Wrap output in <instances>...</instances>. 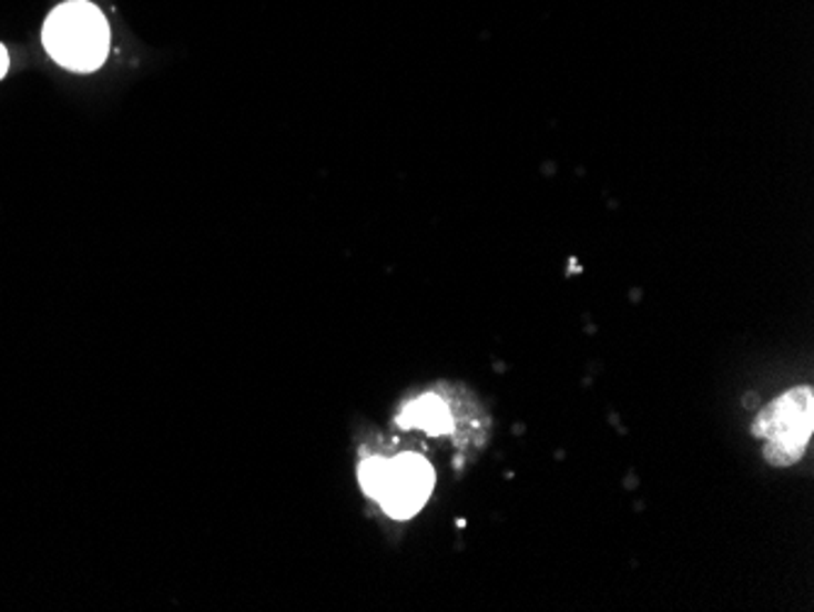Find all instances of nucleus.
I'll list each match as a JSON object with an SVG mask.
<instances>
[{"label": "nucleus", "mask_w": 814, "mask_h": 612, "mask_svg": "<svg viewBox=\"0 0 814 612\" xmlns=\"http://www.w3.org/2000/svg\"><path fill=\"white\" fill-rule=\"evenodd\" d=\"M435 488V469L431 463L415 451L388 459L386 488L378 498V506L393 520H410L427 506Z\"/></svg>", "instance_id": "3"}, {"label": "nucleus", "mask_w": 814, "mask_h": 612, "mask_svg": "<svg viewBox=\"0 0 814 612\" xmlns=\"http://www.w3.org/2000/svg\"><path fill=\"white\" fill-rule=\"evenodd\" d=\"M6 71H8V52H6V47L0 44V79L6 76Z\"/></svg>", "instance_id": "6"}, {"label": "nucleus", "mask_w": 814, "mask_h": 612, "mask_svg": "<svg viewBox=\"0 0 814 612\" xmlns=\"http://www.w3.org/2000/svg\"><path fill=\"white\" fill-rule=\"evenodd\" d=\"M763 439V459L773 467H793L803 459L814 432V394L810 386L793 388L763 406L751 425Z\"/></svg>", "instance_id": "2"}, {"label": "nucleus", "mask_w": 814, "mask_h": 612, "mask_svg": "<svg viewBox=\"0 0 814 612\" xmlns=\"http://www.w3.org/2000/svg\"><path fill=\"white\" fill-rule=\"evenodd\" d=\"M386 476H388V459L384 457H368L359 463L362 491L372 500H376V503L386 488Z\"/></svg>", "instance_id": "5"}, {"label": "nucleus", "mask_w": 814, "mask_h": 612, "mask_svg": "<svg viewBox=\"0 0 814 612\" xmlns=\"http://www.w3.org/2000/svg\"><path fill=\"white\" fill-rule=\"evenodd\" d=\"M42 42L59 67L91 73L103 64L110 49V30L103 12L83 0L59 6L47 18Z\"/></svg>", "instance_id": "1"}, {"label": "nucleus", "mask_w": 814, "mask_h": 612, "mask_svg": "<svg viewBox=\"0 0 814 612\" xmlns=\"http://www.w3.org/2000/svg\"><path fill=\"white\" fill-rule=\"evenodd\" d=\"M398 422L403 427H417L429 435H444L451 430V412L449 406L439 396L427 394L423 398L413 400L400 415Z\"/></svg>", "instance_id": "4"}]
</instances>
